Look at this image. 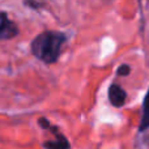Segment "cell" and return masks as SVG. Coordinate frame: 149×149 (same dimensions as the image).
<instances>
[{
  "label": "cell",
  "instance_id": "obj_1",
  "mask_svg": "<svg viewBox=\"0 0 149 149\" xmlns=\"http://www.w3.org/2000/svg\"><path fill=\"white\" fill-rule=\"evenodd\" d=\"M64 42H65V36L63 33L47 30L38 34L31 41L30 49L37 59L42 60L46 64H52L60 56Z\"/></svg>",
  "mask_w": 149,
  "mask_h": 149
},
{
  "label": "cell",
  "instance_id": "obj_2",
  "mask_svg": "<svg viewBox=\"0 0 149 149\" xmlns=\"http://www.w3.org/2000/svg\"><path fill=\"white\" fill-rule=\"evenodd\" d=\"M38 123L42 128L49 130V131H51L52 134H55V140L46 141L42 144V147L45 149H70V143H68V140L65 139V136L60 134L55 126L50 124V122L47 120L46 118H41L38 120Z\"/></svg>",
  "mask_w": 149,
  "mask_h": 149
},
{
  "label": "cell",
  "instance_id": "obj_3",
  "mask_svg": "<svg viewBox=\"0 0 149 149\" xmlns=\"http://www.w3.org/2000/svg\"><path fill=\"white\" fill-rule=\"evenodd\" d=\"M18 34V28L13 21L8 18L7 13H0V41L12 39Z\"/></svg>",
  "mask_w": 149,
  "mask_h": 149
},
{
  "label": "cell",
  "instance_id": "obj_4",
  "mask_svg": "<svg viewBox=\"0 0 149 149\" xmlns=\"http://www.w3.org/2000/svg\"><path fill=\"white\" fill-rule=\"evenodd\" d=\"M127 98V93L124 92V89L122 86L116 84H113L109 88V101L111 102V105L115 107H120L124 105Z\"/></svg>",
  "mask_w": 149,
  "mask_h": 149
},
{
  "label": "cell",
  "instance_id": "obj_5",
  "mask_svg": "<svg viewBox=\"0 0 149 149\" xmlns=\"http://www.w3.org/2000/svg\"><path fill=\"white\" fill-rule=\"evenodd\" d=\"M149 128V89L144 97L143 101V115H141V120H140V126H139V131H147Z\"/></svg>",
  "mask_w": 149,
  "mask_h": 149
},
{
  "label": "cell",
  "instance_id": "obj_6",
  "mask_svg": "<svg viewBox=\"0 0 149 149\" xmlns=\"http://www.w3.org/2000/svg\"><path fill=\"white\" fill-rule=\"evenodd\" d=\"M130 72H131V68H130L127 64H122L120 67L116 70V73H118L119 76H127Z\"/></svg>",
  "mask_w": 149,
  "mask_h": 149
}]
</instances>
